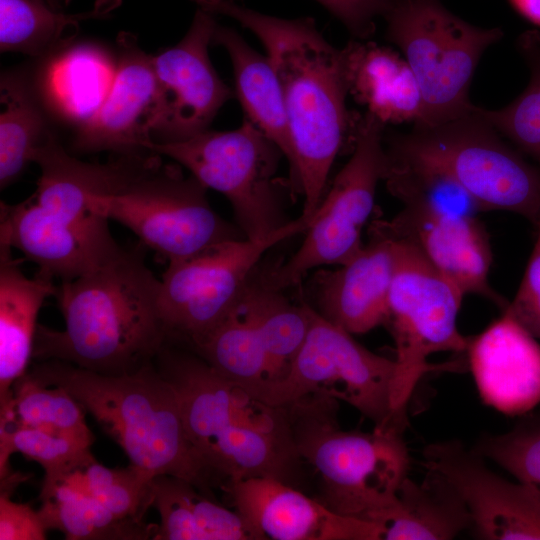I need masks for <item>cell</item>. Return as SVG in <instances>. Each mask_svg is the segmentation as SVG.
<instances>
[{
  "instance_id": "6da1fadb",
  "label": "cell",
  "mask_w": 540,
  "mask_h": 540,
  "mask_svg": "<svg viewBox=\"0 0 540 540\" xmlns=\"http://www.w3.org/2000/svg\"><path fill=\"white\" fill-rule=\"evenodd\" d=\"M199 8L237 21L262 43L278 77L289 122L293 193L304 198L302 215L320 205L336 157L353 149L359 114L349 95L342 48L329 43L310 17L267 15L231 0H192Z\"/></svg>"
},
{
  "instance_id": "7a4b0ae2",
  "label": "cell",
  "mask_w": 540,
  "mask_h": 540,
  "mask_svg": "<svg viewBox=\"0 0 540 540\" xmlns=\"http://www.w3.org/2000/svg\"><path fill=\"white\" fill-rule=\"evenodd\" d=\"M161 281L140 248L121 250L56 285L63 330L38 325L33 358L60 360L105 375L133 373L167 344L160 315Z\"/></svg>"
},
{
  "instance_id": "3957f363",
  "label": "cell",
  "mask_w": 540,
  "mask_h": 540,
  "mask_svg": "<svg viewBox=\"0 0 540 540\" xmlns=\"http://www.w3.org/2000/svg\"><path fill=\"white\" fill-rule=\"evenodd\" d=\"M41 175L34 193L1 202L0 247L16 248L39 272L66 281L103 264L121 247L106 218L88 207L91 194L111 190L124 177L127 157L93 164L70 156L52 134L35 157Z\"/></svg>"
},
{
  "instance_id": "277c9868",
  "label": "cell",
  "mask_w": 540,
  "mask_h": 540,
  "mask_svg": "<svg viewBox=\"0 0 540 540\" xmlns=\"http://www.w3.org/2000/svg\"><path fill=\"white\" fill-rule=\"evenodd\" d=\"M28 372L70 393L137 469L152 478L178 477L210 492L213 473L190 440L174 387L154 362L133 373L105 375L42 360Z\"/></svg>"
},
{
  "instance_id": "5b68a950",
  "label": "cell",
  "mask_w": 540,
  "mask_h": 540,
  "mask_svg": "<svg viewBox=\"0 0 540 540\" xmlns=\"http://www.w3.org/2000/svg\"><path fill=\"white\" fill-rule=\"evenodd\" d=\"M338 402L311 395L285 406L291 438L300 459L319 475V500L338 514L370 521L394 502L408 477L404 431L343 430Z\"/></svg>"
},
{
  "instance_id": "8992f818",
  "label": "cell",
  "mask_w": 540,
  "mask_h": 540,
  "mask_svg": "<svg viewBox=\"0 0 540 540\" xmlns=\"http://www.w3.org/2000/svg\"><path fill=\"white\" fill-rule=\"evenodd\" d=\"M207 188L177 165L153 156L136 155L111 190L91 194L95 214L130 229L158 257L175 262L202 249L244 238L239 228L219 216L207 199Z\"/></svg>"
},
{
  "instance_id": "52a82bcc",
  "label": "cell",
  "mask_w": 540,
  "mask_h": 540,
  "mask_svg": "<svg viewBox=\"0 0 540 540\" xmlns=\"http://www.w3.org/2000/svg\"><path fill=\"white\" fill-rule=\"evenodd\" d=\"M487 121L475 105L453 120L413 124L407 133H386L388 149L427 160L451 174L483 212L540 220V165L527 159Z\"/></svg>"
},
{
  "instance_id": "ba28073f",
  "label": "cell",
  "mask_w": 540,
  "mask_h": 540,
  "mask_svg": "<svg viewBox=\"0 0 540 540\" xmlns=\"http://www.w3.org/2000/svg\"><path fill=\"white\" fill-rule=\"evenodd\" d=\"M383 19L386 39L399 48L421 90L423 117L417 124H441L471 112L474 73L504 31L474 25L441 0H396Z\"/></svg>"
},
{
  "instance_id": "9c48e42d",
  "label": "cell",
  "mask_w": 540,
  "mask_h": 540,
  "mask_svg": "<svg viewBox=\"0 0 540 540\" xmlns=\"http://www.w3.org/2000/svg\"><path fill=\"white\" fill-rule=\"evenodd\" d=\"M377 221L395 240L396 263L385 325L396 348L392 410L396 421L406 428L408 405L420 379L434 370L461 367L456 362L433 365L427 359L438 352L465 354L469 337L457 326L464 297L416 245Z\"/></svg>"
},
{
  "instance_id": "30bf717a",
  "label": "cell",
  "mask_w": 540,
  "mask_h": 540,
  "mask_svg": "<svg viewBox=\"0 0 540 540\" xmlns=\"http://www.w3.org/2000/svg\"><path fill=\"white\" fill-rule=\"evenodd\" d=\"M145 149L173 159L207 189L230 202L245 238L259 239L291 220L284 212L290 181L277 176L284 157L278 146L251 121L229 131L206 130L174 142L150 141Z\"/></svg>"
},
{
  "instance_id": "8fae6325",
  "label": "cell",
  "mask_w": 540,
  "mask_h": 540,
  "mask_svg": "<svg viewBox=\"0 0 540 540\" xmlns=\"http://www.w3.org/2000/svg\"><path fill=\"white\" fill-rule=\"evenodd\" d=\"M311 220L301 214L265 237L222 241L168 263L159 295L167 344L198 346L240 302L265 253L305 233Z\"/></svg>"
},
{
  "instance_id": "7c38bea8",
  "label": "cell",
  "mask_w": 540,
  "mask_h": 540,
  "mask_svg": "<svg viewBox=\"0 0 540 540\" xmlns=\"http://www.w3.org/2000/svg\"><path fill=\"white\" fill-rule=\"evenodd\" d=\"M395 370L394 359L368 350L313 308L306 339L287 374L253 396L274 407L311 395L329 397L351 405L374 427L404 431L392 410Z\"/></svg>"
},
{
  "instance_id": "4fadbf2b",
  "label": "cell",
  "mask_w": 540,
  "mask_h": 540,
  "mask_svg": "<svg viewBox=\"0 0 540 540\" xmlns=\"http://www.w3.org/2000/svg\"><path fill=\"white\" fill-rule=\"evenodd\" d=\"M385 128L372 114H359L351 157L326 190L302 244L286 262L266 269L273 285L294 286L310 270L342 265L361 250L362 231L386 170Z\"/></svg>"
},
{
  "instance_id": "5bb4252c",
  "label": "cell",
  "mask_w": 540,
  "mask_h": 540,
  "mask_svg": "<svg viewBox=\"0 0 540 540\" xmlns=\"http://www.w3.org/2000/svg\"><path fill=\"white\" fill-rule=\"evenodd\" d=\"M198 9L185 36L153 57L159 105L153 127L156 142L188 139L208 130L234 92L219 77L209 58L217 23Z\"/></svg>"
},
{
  "instance_id": "9a60e30c",
  "label": "cell",
  "mask_w": 540,
  "mask_h": 540,
  "mask_svg": "<svg viewBox=\"0 0 540 540\" xmlns=\"http://www.w3.org/2000/svg\"><path fill=\"white\" fill-rule=\"evenodd\" d=\"M424 467L441 474L456 490L478 539L540 540V491L493 472L484 458L459 440L432 443Z\"/></svg>"
},
{
  "instance_id": "2e32d148",
  "label": "cell",
  "mask_w": 540,
  "mask_h": 540,
  "mask_svg": "<svg viewBox=\"0 0 540 540\" xmlns=\"http://www.w3.org/2000/svg\"><path fill=\"white\" fill-rule=\"evenodd\" d=\"M154 364L174 387L187 433L201 456L210 442L234 427L289 430L285 407L256 399L197 354L180 352L166 344Z\"/></svg>"
},
{
  "instance_id": "e0dca14e",
  "label": "cell",
  "mask_w": 540,
  "mask_h": 540,
  "mask_svg": "<svg viewBox=\"0 0 540 540\" xmlns=\"http://www.w3.org/2000/svg\"><path fill=\"white\" fill-rule=\"evenodd\" d=\"M118 56L110 89L99 108L76 129L74 146L82 152L142 154L153 140L159 84L153 57L130 33L117 39Z\"/></svg>"
},
{
  "instance_id": "ac0fdd59",
  "label": "cell",
  "mask_w": 540,
  "mask_h": 540,
  "mask_svg": "<svg viewBox=\"0 0 540 540\" xmlns=\"http://www.w3.org/2000/svg\"><path fill=\"white\" fill-rule=\"evenodd\" d=\"M222 489L264 540H381L378 524L338 514L275 478L227 480Z\"/></svg>"
},
{
  "instance_id": "d6986e66",
  "label": "cell",
  "mask_w": 540,
  "mask_h": 540,
  "mask_svg": "<svg viewBox=\"0 0 540 540\" xmlns=\"http://www.w3.org/2000/svg\"><path fill=\"white\" fill-rule=\"evenodd\" d=\"M361 250L335 270H320L313 279L314 308L349 333L363 334L386 324L395 270L394 238L377 220Z\"/></svg>"
},
{
  "instance_id": "ffe728a7",
  "label": "cell",
  "mask_w": 540,
  "mask_h": 540,
  "mask_svg": "<svg viewBox=\"0 0 540 540\" xmlns=\"http://www.w3.org/2000/svg\"><path fill=\"white\" fill-rule=\"evenodd\" d=\"M465 354L486 405L520 417L540 404V344L507 312L469 337Z\"/></svg>"
},
{
  "instance_id": "44dd1931",
  "label": "cell",
  "mask_w": 540,
  "mask_h": 540,
  "mask_svg": "<svg viewBox=\"0 0 540 540\" xmlns=\"http://www.w3.org/2000/svg\"><path fill=\"white\" fill-rule=\"evenodd\" d=\"M395 236L412 242L464 296H482L504 310L508 302L490 286L492 251L478 217H448L403 208L391 220L380 219Z\"/></svg>"
},
{
  "instance_id": "7402d4cb",
  "label": "cell",
  "mask_w": 540,
  "mask_h": 540,
  "mask_svg": "<svg viewBox=\"0 0 540 540\" xmlns=\"http://www.w3.org/2000/svg\"><path fill=\"white\" fill-rule=\"evenodd\" d=\"M342 52L349 94L367 108L366 112L385 125L422 120L421 90L402 54L353 38Z\"/></svg>"
},
{
  "instance_id": "603a6c76",
  "label": "cell",
  "mask_w": 540,
  "mask_h": 540,
  "mask_svg": "<svg viewBox=\"0 0 540 540\" xmlns=\"http://www.w3.org/2000/svg\"><path fill=\"white\" fill-rule=\"evenodd\" d=\"M0 404L11 394L14 383L24 376L33 358L39 311L56 284L50 276L37 272L28 278L11 256L0 247Z\"/></svg>"
},
{
  "instance_id": "cb8c5ba5",
  "label": "cell",
  "mask_w": 540,
  "mask_h": 540,
  "mask_svg": "<svg viewBox=\"0 0 540 540\" xmlns=\"http://www.w3.org/2000/svg\"><path fill=\"white\" fill-rule=\"evenodd\" d=\"M370 521L380 527L381 540H449L472 527L461 497L432 470L421 482L407 477L394 502Z\"/></svg>"
},
{
  "instance_id": "d4e9b609",
  "label": "cell",
  "mask_w": 540,
  "mask_h": 540,
  "mask_svg": "<svg viewBox=\"0 0 540 540\" xmlns=\"http://www.w3.org/2000/svg\"><path fill=\"white\" fill-rule=\"evenodd\" d=\"M152 506L160 515L156 540H264L236 510H229L192 483L159 475L151 483Z\"/></svg>"
},
{
  "instance_id": "484cf974",
  "label": "cell",
  "mask_w": 540,
  "mask_h": 540,
  "mask_svg": "<svg viewBox=\"0 0 540 540\" xmlns=\"http://www.w3.org/2000/svg\"><path fill=\"white\" fill-rule=\"evenodd\" d=\"M213 43L221 45L230 57L235 94L245 118L278 146L290 173L294 166L291 132L280 83L271 62L229 27L217 25Z\"/></svg>"
},
{
  "instance_id": "4316f807",
  "label": "cell",
  "mask_w": 540,
  "mask_h": 540,
  "mask_svg": "<svg viewBox=\"0 0 540 540\" xmlns=\"http://www.w3.org/2000/svg\"><path fill=\"white\" fill-rule=\"evenodd\" d=\"M114 73L115 62L103 49L91 44L66 47L51 56L41 73L44 102L80 126L104 101Z\"/></svg>"
},
{
  "instance_id": "83f0119b",
  "label": "cell",
  "mask_w": 540,
  "mask_h": 540,
  "mask_svg": "<svg viewBox=\"0 0 540 540\" xmlns=\"http://www.w3.org/2000/svg\"><path fill=\"white\" fill-rule=\"evenodd\" d=\"M284 291L270 282L259 265L242 297L267 359L268 380L262 387L287 374L310 328L313 307L295 304Z\"/></svg>"
},
{
  "instance_id": "f1b7e54d",
  "label": "cell",
  "mask_w": 540,
  "mask_h": 540,
  "mask_svg": "<svg viewBox=\"0 0 540 540\" xmlns=\"http://www.w3.org/2000/svg\"><path fill=\"white\" fill-rule=\"evenodd\" d=\"M121 0H97L86 12L66 14L41 0H0L1 52L52 55L68 47L88 19L106 17Z\"/></svg>"
},
{
  "instance_id": "f546056e",
  "label": "cell",
  "mask_w": 540,
  "mask_h": 540,
  "mask_svg": "<svg viewBox=\"0 0 540 540\" xmlns=\"http://www.w3.org/2000/svg\"><path fill=\"white\" fill-rule=\"evenodd\" d=\"M383 181L403 208L449 217H478L477 201L446 170L422 158L388 149Z\"/></svg>"
},
{
  "instance_id": "4dcf8cb0",
  "label": "cell",
  "mask_w": 540,
  "mask_h": 540,
  "mask_svg": "<svg viewBox=\"0 0 540 540\" xmlns=\"http://www.w3.org/2000/svg\"><path fill=\"white\" fill-rule=\"evenodd\" d=\"M0 187L15 182L53 134L28 80L6 73L0 84Z\"/></svg>"
},
{
  "instance_id": "1f68e13d",
  "label": "cell",
  "mask_w": 540,
  "mask_h": 540,
  "mask_svg": "<svg viewBox=\"0 0 540 540\" xmlns=\"http://www.w3.org/2000/svg\"><path fill=\"white\" fill-rule=\"evenodd\" d=\"M39 512L48 530L61 531L68 540L148 539L157 525L120 518L94 498L57 483L41 490ZM153 539V538H152Z\"/></svg>"
},
{
  "instance_id": "d6a6232c",
  "label": "cell",
  "mask_w": 540,
  "mask_h": 540,
  "mask_svg": "<svg viewBox=\"0 0 540 540\" xmlns=\"http://www.w3.org/2000/svg\"><path fill=\"white\" fill-rule=\"evenodd\" d=\"M193 351L252 395L268 380L262 342L242 299Z\"/></svg>"
},
{
  "instance_id": "836d02e7",
  "label": "cell",
  "mask_w": 540,
  "mask_h": 540,
  "mask_svg": "<svg viewBox=\"0 0 540 540\" xmlns=\"http://www.w3.org/2000/svg\"><path fill=\"white\" fill-rule=\"evenodd\" d=\"M83 409L65 389L46 385L27 372L14 383L8 400L0 404V426L94 438Z\"/></svg>"
},
{
  "instance_id": "e575fe53",
  "label": "cell",
  "mask_w": 540,
  "mask_h": 540,
  "mask_svg": "<svg viewBox=\"0 0 540 540\" xmlns=\"http://www.w3.org/2000/svg\"><path fill=\"white\" fill-rule=\"evenodd\" d=\"M152 479L131 464L122 469L107 468L90 452L41 490L65 484L94 498L120 518L143 520L152 506Z\"/></svg>"
},
{
  "instance_id": "d590c367",
  "label": "cell",
  "mask_w": 540,
  "mask_h": 540,
  "mask_svg": "<svg viewBox=\"0 0 540 540\" xmlns=\"http://www.w3.org/2000/svg\"><path fill=\"white\" fill-rule=\"evenodd\" d=\"M516 48L529 68L528 85L508 105L495 110L478 106V111L517 150L540 165V33L523 32Z\"/></svg>"
},
{
  "instance_id": "8d00e7d4",
  "label": "cell",
  "mask_w": 540,
  "mask_h": 540,
  "mask_svg": "<svg viewBox=\"0 0 540 540\" xmlns=\"http://www.w3.org/2000/svg\"><path fill=\"white\" fill-rule=\"evenodd\" d=\"M94 438L52 433L30 427L0 426V477L10 471L9 458L20 452L40 464L45 472L43 484L53 482L88 453Z\"/></svg>"
},
{
  "instance_id": "74e56055",
  "label": "cell",
  "mask_w": 540,
  "mask_h": 540,
  "mask_svg": "<svg viewBox=\"0 0 540 540\" xmlns=\"http://www.w3.org/2000/svg\"><path fill=\"white\" fill-rule=\"evenodd\" d=\"M472 449L540 491V409L520 416L508 432L482 436Z\"/></svg>"
},
{
  "instance_id": "f35d334b",
  "label": "cell",
  "mask_w": 540,
  "mask_h": 540,
  "mask_svg": "<svg viewBox=\"0 0 540 540\" xmlns=\"http://www.w3.org/2000/svg\"><path fill=\"white\" fill-rule=\"evenodd\" d=\"M537 236L518 290L502 310L511 315L535 338L540 339V220Z\"/></svg>"
},
{
  "instance_id": "ab89813d",
  "label": "cell",
  "mask_w": 540,
  "mask_h": 540,
  "mask_svg": "<svg viewBox=\"0 0 540 540\" xmlns=\"http://www.w3.org/2000/svg\"><path fill=\"white\" fill-rule=\"evenodd\" d=\"M334 16L353 39L369 40L376 23L396 0H314Z\"/></svg>"
},
{
  "instance_id": "60d3db41",
  "label": "cell",
  "mask_w": 540,
  "mask_h": 540,
  "mask_svg": "<svg viewBox=\"0 0 540 540\" xmlns=\"http://www.w3.org/2000/svg\"><path fill=\"white\" fill-rule=\"evenodd\" d=\"M11 493L0 494V540H44L47 527L39 512L29 504L18 503Z\"/></svg>"
},
{
  "instance_id": "b9f144b4",
  "label": "cell",
  "mask_w": 540,
  "mask_h": 540,
  "mask_svg": "<svg viewBox=\"0 0 540 540\" xmlns=\"http://www.w3.org/2000/svg\"><path fill=\"white\" fill-rule=\"evenodd\" d=\"M515 10L531 23L540 26V0H509Z\"/></svg>"
},
{
  "instance_id": "7bdbcfd3",
  "label": "cell",
  "mask_w": 540,
  "mask_h": 540,
  "mask_svg": "<svg viewBox=\"0 0 540 540\" xmlns=\"http://www.w3.org/2000/svg\"><path fill=\"white\" fill-rule=\"evenodd\" d=\"M54 10L62 11L71 0H41Z\"/></svg>"
},
{
  "instance_id": "ee69618b",
  "label": "cell",
  "mask_w": 540,
  "mask_h": 540,
  "mask_svg": "<svg viewBox=\"0 0 540 540\" xmlns=\"http://www.w3.org/2000/svg\"><path fill=\"white\" fill-rule=\"evenodd\" d=\"M231 1H236V0H231Z\"/></svg>"
}]
</instances>
